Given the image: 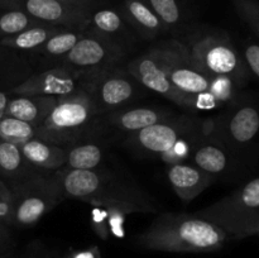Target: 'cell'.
Here are the masks:
<instances>
[{
  "label": "cell",
  "mask_w": 259,
  "mask_h": 258,
  "mask_svg": "<svg viewBox=\"0 0 259 258\" xmlns=\"http://www.w3.org/2000/svg\"><path fill=\"white\" fill-rule=\"evenodd\" d=\"M227 233L210 220L185 212H163L136 237L138 247L172 253H210L222 249Z\"/></svg>",
  "instance_id": "7a4b0ae2"
},
{
  "label": "cell",
  "mask_w": 259,
  "mask_h": 258,
  "mask_svg": "<svg viewBox=\"0 0 259 258\" xmlns=\"http://www.w3.org/2000/svg\"><path fill=\"white\" fill-rule=\"evenodd\" d=\"M46 258H48V257H46Z\"/></svg>",
  "instance_id": "ab89813d"
},
{
  "label": "cell",
  "mask_w": 259,
  "mask_h": 258,
  "mask_svg": "<svg viewBox=\"0 0 259 258\" xmlns=\"http://www.w3.org/2000/svg\"><path fill=\"white\" fill-rule=\"evenodd\" d=\"M190 162L214 177L228 174L234 167L235 159L217 136L200 134L192 147Z\"/></svg>",
  "instance_id": "9a60e30c"
},
{
  "label": "cell",
  "mask_w": 259,
  "mask_h": 258,
  "mask_svg": "<svg viewBox=\"0 0 259 258\" xmlns=\"http://www.w3.org/2000/svg\"><path fill=\"white\" fill-rule=\"evenodd\" d=\"M15 63H17V55L14 51L0 46V89L13 77Z\"/></svg>",
  "instance_id": "d6a6232c"
},
{
  "label": "cell",
  "mask_w": 259,
  "mask_h": 258,
  "mask_svg": "<svg viewBox=\"0 0 259 258\" xmlns=\"http://www.w3.org/2000/svg\"><path fill=\"white\" fill-rule=\"evenodd\" d=\"M39 24L43 23L20 10L3 9V12L0 13V39L12 37Z\"/></svg>",
  "instance_id": "4316f807"
},
{
  "label": "cell",
  "mask_w": 259,
  "mask_h": 258,
  "mask_svg": "<svg viewBox=\"0 0 259 258\" xmlns=\"http://www.w3.org/2000/svg\"><path fill=\"white\" fill-rule=\"evenodd\" d=\"M119 12L125 22L144 39H154L168 32L144 0H124Z\"/></svg>",
  "instance_id": "d6986e66"
},
{
  "label": "cell",
  "mask_w": 259,
  "mask_h": 258,
  "mask_svg": "<svg viewBox=\"0 0 259 258\" xmlns=\"http://www.w3.org/2000/svg\"><path fill=\"white\" fill-rule=\"evenodd\" d=\"M9 186L13 195L12 225L14 227L37 224L63 200L55 176L42 171Z\"/></svg>",
  "instance_id": "ba28073f"
},
{
  "label": "cell",
  "mask_w": 259,
  "mask_h": 258,
  "mask_svg": "<svg viewBox=\"0 0 259 258\" xmlns=\"http://www.w3.org/2000/svg\"><path fill=\"white\" fill-rule=\"evenodd\" d=\"M37 138V126L20 119L5 115L0 119V141L20 146Z\"/></svg>",
  "instance_id": "484cf974"
},
{
  "label": "cell",
  "mask_w": 259,
  "mask_h": 258,
  "mask_svg": "<svg viewBox=\"0 0 259 258\" xmlns=\"http://www.w3.org/2000/svg\"><path fill=\"white\" fill-rule=\"evenodd\" d=\"M106 214H108V227L110 237L114 238H124L125 235V229H124V224H125V219L128 217V212L124 211L120 207H105Z\"/></svg>",
  "instance_id": "4dcf8cb0"
},
{
  "label": "cell",
  "mask_w": 259,
  "mask_h": 258,
  "mask_svg": "<svg viewBox=\"0 0 259 258\" xmlns=\"http://www.w3.org/2000/svg\"><path fill=\"white\" fill-rule=\"evenodd\" d=\"M90 138V137H89ZM89 138L67 147V159L65 169H96L103 163L104 148Z\"/></svg>",
  "instance_id": "cb8c5ba5"
},
{
  "label": "cell",
  "mask_w": 259,
  "mask_h": 258,
  "mask_svg": "<svg viewBox=\"0 0 259 258\" xmlns=\"http://www.w3.org/2000/svg\"><path fill=\"white\" fill-rule=\"evenodd\" d=\"M126 71L144 88L159 94L177 106L190 110H209L218 108L210 94L189 95L171 82L167 71L163 43L151 48L129 62Z\"/></svg>",
  "instance_id": "8992f818"
},
{
  "label": "cell",
  "mask_w": 259,
  "mask_h": 258,
  "mask_svg": "<svg viewBox=\"0 0 259 258\" xmlns=\"http://www.w3.org/2000/svg\"><path fill=\"white\" fill-rule=\"evenodd\" d=\"M199 136L187 137V138H182L180 139V141H177L171 148L159 154V159L163 161L167 166H172V164L179 163H187V161L190 159V156H191V151L192 147H194L195 141H196V138Z\"/></svg>",
  "instance_id": "f1b7e54d"
},
{
  "label": "cell",
  "mask_w": 259,
  "mask_h": 258,
  "mask_svg": "<svg viewBox=\"0 0 259 258\" xmlns=\"http://www.w3.org/2000/svg\"><path fill=\"white\" fill-rule=\"evenodd\" d=\"M10 244H12V235H10L9 227L0 223V258L7 254Z\"/></svg>",
  "instance_id": "74e56055"
},
{
  "label": "cell",
  "mask_w": 259,
  "mask_h": 258,
  "mask_svg": "<svg viewBox=\"0 0 259 258\" xmlns=\"http://www.w3.org/2000/svg\"><path fill=\"white\" fill-rule=\"evenodd\" d=\"M181 43L192 62L207 75L230 78L239 89L249 80L250 72L243 55L224 30H195Z\"/></svg>",
  "instance_id": "3957f363"
},
{
  "label": "cell",
  "mask_w": 259,
  "mask_h": 258,
  "mask_svg": "<svg viewBox=\"0 0 259 258\" xmlns=\"http://www.w3.org/2000/svg\"><path fill=\"white\" fill-rule=\"evenodd\" d=\"M204 133V119L181 115L166 119L128 134L125 144L138 153L157 156L171 148L177 141Z\"/></svg>",
  "instance_id": "30bf717a"
},
{
  "label": "cell",
  "mask_w": 259,
  "mask_h": 258,
  "mask_svg": "<svg viewBox=\"0 0 259 258\" xmlns=\"http://www.w3.org/2000/svg\"><path fill=\"white\" fill-rule=\"evenodd\" d=\"M62 199L88 202L91 206L120 207L128 214L154 212L153 197L134 182L123 180L105 168L65 169L53 174Z\"/></svg>",
  "instance_id": "6da1fadb"
},
{
  "label": "cell",
  "mask_w": 259,
  "mask_h": 258,
  "mask_svg": "<svg viewBox=\"0 0 259 258\" xmlns=\"http://www.w3.org/2000/svg\"><path fill=\"white\" fill-rule=\"evenodd\" d=\"M13 195L10 186L0 179V223L12 227Z\"/></svg>",
  "instance_id": "1f68e13d"
},
{
  "label": "cell",
  "mask_w": 259,
  "mask_h": 258,
  "mask_svg": "<svg viewBox=\"0 0 259 258\" xmlns=\"http://www.w3.org/2000/svg\"><path fill=\"white\" fill-rule=\"evenodd\" d=\"M66 258H101L100 249L96 245H90V247L85 248V249L71 250Z\"/></svg>",
  "instance_id": "8d00e7d4"
},
{
  "label": "cell",
  "mask_w": 259,
  "mask_h": 258,
  "mask_svg": "<svg viewBox=\"0 0 259 258\" xmlns=\"http://www.w3.org/2000/svg\"><path fill=\"white\" fill-rule=\"evenodd\" d=\"M235 12L253 30L259 39V2L258 0H232Z\"/></svg>",
  "instance_id": "f546056e"
},
{
  "label": "cell",
  "mask_w": 259,
  "mask_h": 258,
  "mask_svg": "<svg viewBox=\"0 0 259 258\" xmlns=\"http://www.w3.org/2000/svg\"><path fill=\"white\" fill-rule=\"evenodd\" d=\"M215 121L217 137L234 159L255 158L259 153V100L238 96Z\"/></svg>",
  "instance_id": "52a82bcc"
},
{
  "label": "cell",
  "mask_w": 259,
  "mask_h": 258,
  "mask_svg": "<svg viewBox=\"0 0 259 258\" xmlns=\"http://www.w3.org/2000/svg\"><path fill=\"white\" fill-rule=\"evenodd\" d=\"M10 95H12L10 90L0 89V119L5 116V111H7V105L10 99Z\"/></svg>",
  "instance_id": "f35d334b"
},
{
  "label": "cell",
  "mask_w": 259,
  "mask_h": 258,
  "mask_svg": "<svg viewBox=\"0 0 259 258\" xmlns=\"http://www.w3.org/2000/svg\"><path fill=\"white\" fill-rule=\"evenodd\" d=\"M37 171L25 159L18 144L0 141V179L8 185H14Z\"/></svg>",
  "instance_id": "7402d4cb"
},
{
  "label": "cell",
  "mask_w": 259,
  "mask_h": 258,
  "mask_svg": "<svg viewBox=\"0 0 259 258\" xmlns=\"http://www.w3.org/2000/svg\"><path fill=\"white\" fill-rule=\"evenodd\" d=\"M128 48L114 40L85 29L75 47L61 60V66L80 73L85 78L115 68L125 57Z\"/></svg>",
  "instance_id": "9c48e42d"
},
{
  "label": "cell",
  "mask_w": 259,
  "mask_h": 258,
  "mask_svg": "<svg viewBox=\"0 0 259 258\" xmlns=\"http://www.w3.org/2000/svg\"><path fill=\"white\" fill-rule=\"evenodd\" d=\"M161 19L167 30L177 29L184 23V8L180 0H144Z\"/></svg>",
  "instance_id": "83f0119b"
},
{
  "label": "cell",
  "mask_w": 259,
  "mask_h": 258,
  "mask_svg": "<svg viewBox=\"0 0 259 258\" xmlns=\"http://www.w3.org/2000/svg\"><path fill=\"white\" fill-rule=\"evenodd\" d=\"M129 28L131 27L119 10L101 8L94 10L86 30L128 47L129 42L132 40V33Z\"/></svg>",
  "instance_id": "44dd1931"
},
{
  "label": "cell",
  "mask_w": 259,
  "mask_h": 258,
  "mask_svg": "<svg viewBox=\"0 0 259 258\" xmlns=\"http://www.w3.org/2000/svg\"><path fill=\"white\" fill-rule=\"evenodd\" d=\"M57 2L63 3V4L73 5V7L82 8V9H88L90 12L99 9L100 7L106 4L108 0H57Z\"/></svg>",
  "instance_id": "d590c367"
},
{
  "label": "cell",
  "mask_w": 259,
  "mask_h": 258,
  "mask_svg": "<svg viewBox=\"0 0 259 258\" xmlns=\"http://www.w3.org/2000/svg\"><path fill=\"white\" fill-rule=\"evenodd\" d=\"M57 104L55 96L40 95H10L5 115L20 119L27 123L39 126L46 120Z\"/></svg>",
  "instance_id": "ac0fdd59"
},
{
  "label": "cell",
  "mask_w": 259,
  "mask_h": 258,
  "mask_svg": "<svg viewBox=\"0 0 259 258\" xmlns=\"http://www.w3.org/2000/svg\"><path fill=\"white\" fill-rule=\"evenodd\" d=\"M99 118L93 100L82 88L57 98V104L37 128V138L58 146H72L96 131Z\"/></svg>",
  "instance_id": "277c9868"
},
{
  "label": "cell",
  "mask_w": 259,
  "mask_h": 258,
  "mask_svg": "<svg viewBox=\"0 0 259 258\" xmlns=\"http://www.w3.org/2000/svg\"><path fill=\"white\" fill-rule=\"evenodd\" d=\"M19 147L25 159L38 171H58L65 166L67 159V147L42 139H30Z\"/></svg>",
  "instance_id": "ffe728a7"
},
{
  "label": "cell",
  "mask_w": 259,
  "mask_h": 258,
  "mask_svg": "<svg viewBox=\"0 0 259 258\" xmlns=\"http://www.w3.org/2000/svg\"><path fill=\"white\" fill-rule=\"evenodd\" d=\"M243 58L250 75L259 81V43L250 39L247 40L243 48Z\"/></svg>",
  "instance_id": "e575fe53"
},
{
  "label": "cell",
  "mask_w": 259,
  "mask_h": 258,
  "mask_svg": "<svg viewBox=\"0 0 259 258\" xmlns=\"http://www.w3.org/2000/svg\"><path fill=\"white\" fill-rule=\"evenodd\" d=\"M174 116L171 110L157 106H139V108H123L119 110L101 115L103 123L118 132L136 133L142 129L159 123Z\"/></svg>",
  "instance_id": "2e32d148"
},
{
  "label": "cell",
  "mask_w": 259,
  "mask_h": 258,
  "mask_svg": "<svg viewBox=\"0 0 259 258\" xmlns=\"http://www.w3.org/2000/svg\"><path fill=\"white\" fill-rule=\"evenodd\" d=\"M86 78L80 73L63 66L42 71L37 75L29 76L24 81L10 89L13 95H40L60 96L68 95L82 86Z\"/></svg>",
  "instance_id": "5bb4252c"
},
{
  "label": "cell",
  "mask_w": 259,
  "mask_h": 258,
  "mask_svg": "<svg viewBox=\"0 0 259 258\" xmlns=\"http://www.w3.org/2000/svg\"><path fill=\"white\" fill-rule=\"evenodd\" d=\"M0 9L20 10L46 24L85 30L93 12L57 0H0Z\"/></svg>",
  "instance_id": "7c38bea8"
},
{
  "label": "cell",
  "mask_w": 259,
  "mask_h": 258,
  "mask_svg": "<svg viewBox=\"0 0 259 258\" xmlns=\"http://www.w3.org/2000/svg\"><path fill=\"white\" fill-rule=\"evenodd\" d=\"M68 27L55 24H39L25 29L12 37L0 39V46L14 52H37L51 37L67 29Z\"/></svg>",
  "instance_id": "603a6c76"
},
{
  "label": "cell",
  "mask_w": 259,
  "mask_h": 258,
  "mask_svg": "<svg viewBox=\"0 0 259 258\" xmlns=\"http://www.w3.org/2000/svg\"><path fill=\"white\" fill-rule=\"evenodd\" d=\"M85 30L75 29V28H67V29L62 30V32L57 33L53 37H51L39 50L37 53H40L47 58H58L62 60L73 47L76 43L81 39Z\"/></svg>",
  "instance_id": "d4e9b609"
},
{
  "label": "cell",
  "mask_w": 259,
  "mask_h": 258,
  "mask_svg": "<svg viewBox=\"0 0 259 258\" xmlns=\"http://www.w3.org/2000/svg\"><path fill=\"white\" fill-rule=\"evenodd\" d=\"M195 215L222 228L228 237L242 239L259 233V177L238 187Z\"/></svg>",
  "instance_id": "5b68a950"
},
{
  "label": "cell",
  "mask_w": 259,
  "mask_h": 258,
  "mask_svg": "<svg viewBox=\"0 0 259 258\" xmlns=\"http://www.w3.org/2000/svg\"><path fill=\"white\" fill-rule=\"evenodd\" d=\"M90 224L93 229L95 230L96 234L99 235V238H101L103 240H108L110 238L108 227V214H106L105 207L93 206Z\"/></svg>",
  "instance_id": "836d02e7"
},
{
  "label": "cell",
  "mask_w": 259,
  "mask_h": 258,
  "mask_svg": "<svg viewBox=\"0 0 259 258\" xmlns=\"http://www.w3.org/2000/svg\"><path fill=\"white\" fill-rule=\"evenodd\" d=\"M167 179L175 194L185 202L196 199L218 180L191 163L167 166Z\"/></svg>",
  "instance_id": "e0dca14e"
},
{
  "label": "cell",
  "mask_w": 259,
  "mask_h": 258,
  "mask_svg": "<svg viewBox=\"0 0 259 258\" xmlns=\"http://www.w3.org/2000/svg\"><path fill=\"white\" fill-rule=\"evenodd\" d=\"M81 88L91 98L99 116L125 108L139 94L138 81L119 67L90 76Z\"/></svg>",
  "instance_id": "8fae6325"
},
{
  "label": "cell",
  "mask_w": 259,
  "mask_h": 258,
  "mask_svg": "<svg viewBox=\"0 0 259 258\" xmlns=\"http://www.w3.org/2000/svg\"><path fill=\"white\" fill-rule=\"evenodd\" d=\"M167 71L171 82L180 91L189 95L209 93L212 76L197 67L190 58L186 48L176 39L163 43Z\"/></svg>",
  "instance_id": "4fadbf2b"
}]
</instances>
